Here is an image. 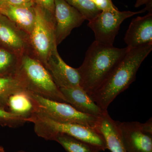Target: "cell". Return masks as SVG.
I'll return each instance as SVG.
<instances>
[{"label": "cell", "mask_w": 152, "mask_h": 152, "mask_svg": "<svg viewBox=\"0 0 152 152\" xmlns=\"http://www.w3.org/2000/svg\"><path fill=\"white\" fill-rule=\"evenodd\" d=\"M152 50V45L129 49L107 78L90 95L102 110H107L117 96L134 81L139 68Z\"/></svg>", "instance_id": "1"}, {"label": "cell", "mask_w": 152, "mask_h": 152, "mask_svg": "<svg viewBox=\"0 0 152 152\" xmlns=\"http://www.w3.org/2000/svg\"><path fill=\"white\" fill-rule=\"evenodd\" d=\"M129 50L127 47L118 48L95 41L87 50L82 65L78 68L80 86L90 96L107 78Z\"/></svg>", "instance_id": "2"}, {"label": "cell", "mask_w": 152, "mask_h": 152, "mask_svg": "<svg viewBox=\"0 0 152 152\" xmlns=\"http://www.w3.org/2000/svg\"><path fill=\"white\" fill-rule=\"evenodd\" d=\"M27 121L33 123L36 134L46 140L53 141L58 134H66L99 147L102 151L107 149L102 135L94 128L75 123L57 121L37 111L28 118Z\"/></svg>", "instance_id": "3"}, {"label": "cell", "mask_w": 152, "mask_h": 152, "mask_svg": "<svg viewBox=\"0 0 152 152\" xmlns=\"http://www.w3.org/2000/svg\"><path fill=\"white\" fill-rule=\"evenodd\" d=\"M17 71L24 80L28 91L52 100L67 103L48 71L31 54L20 57Z\"/></svg>", "instance_id": "4"}, {"label": "cell", "mask_w": 152, "mask_h": 152, "mask_svg": "<svg viewBox=\"0 0 152 152\" xmlns=\"http://www.w3.org/2000/svg\"><path fill=\"white\" fill-rule=\"evenodd\" d=\"M35 22L29 35L31 54L46 67L49 55L57 47L55 38L54 17L36 4Z\"/></svg>", "instance_id": "5"}, {"label": "cell", "mask_w": 152, "mask_h": 152, "mask_svg": "<svg viewBox=\"0 0 152 152\" xmlns=\"http://www.w3.org/2000/svg\"><path fill=\"white\" fill-rule=\"evenodd\" d=\"M28 92L35 104L36 111L60 122L75 123L97 129L99 117L81 113L69 104L52 100L28 91Z\"/></svg>", "instance_id": "6"}, {"label": "cell", "mask_w": 152, "mask_h": 152, "mask_svg": "<svg viewBox=\"0 0 152 152\" xmlns=\"http://www.w3.org/2000/svg\"><path fill=\"white\" fill-rule=\"evenodd\" d=\"M145 11V8L136 12H121L118 10L103 11L89 21L88 26L94 33L95 41L105 45L113 46L115 38L122 22L128 18Z\"/></svg>", "instance_id": "7"}, {"label": "cell", "mask_w": 152, "mask_h": 152, "mask_svg": "<svg viewBox=\"0 0 152 152\" xmlns=\"http://www.w3.org/2000/svg\"><path fill=\"white\" fill-rule=\"evenodd\" d=\"M54 29L56 44L61 43L73 29L85 20L81 14L65 0H54Z\"/></svg>", "instance_id": "8"}, {"label": "cell", "mask_w": 152, "mask_h": 152, "mask_svg": "<svg viewBox=\"0 0 152 152\" xmlns=\"http://www.w3.org/2000/svg\"><path fill=\"white\" fill-rule=\"evenodd\" d=\"M0 47L20 56L31 53L28 35L1 13Z\"/></svg>", "instance_id": "9"}, {"label": "cell", "mask_w": 152, "mask_h": 152, "mask_svg": "<svg viewBox=\"0 0 152 152\" xmlns=\"http://www.w3.org/2000/svg\"><path fill=\"white\" fill-rule=\"evenodd\" d=\"M126 152H152V134L143 129L138 122H118Z\"/></svg>", "instance_id": "10"}, {"label": "cell", "mask_w": 152, "mask_h": 152, "mask_svg": "<svg viewBox=\"0 0 152 152\" xmlns=\"http://www.w3.org/2000/svg\"><path fill=\"white\" fill-rule=\"evenodd\" d=\"M45 68L59 88L80 86V75L78 68L68 65L60 56L56 47L49 55Z\"/></svg>", "instance_id": "11"}, {"label": "cell", "mask_w": 152, "mask_h": 152, "mask_svg": "<svg viewBox=\"0 0 152 152\" xmlns=\"http://www.w3.org/2000/svg\"><path fill=\"white\" fill-rule=\"evenodd\" d=\"M124 41L129 49L152 45V12L132 20Z\"/></svg>", "instance_id": "12"}, {"label": "cell", "mask_w": 152, "mask_h": 152, "mask_svg": "<svg viewBox=\"0 0 152 152\" xmlns=\"http://www.w3.org/2000/svg\"><path fill=\"white\" fill-rule=\"evenodd\" d=\"M60 89L67 103L81 113L99 117L105 111L94 102L90 95L80 86L61 88Z\"/></svg>", "instance_id": "13"}, {"label": "cell", "mask_w": 152, "mask_h": 152, "mask_svg": "<svg viewBox=\"0 0 152 152\" xmlns=\"http://www.w3.org/2000/svg\"><path fill=\"white\" fill-rule=\"evenodd\" d=\"M35 5L14 6L5 3L0 8V13L29 35L35 22Z\"/></svg>", "instance_id": "14"}, {"label": "cell", "mask_w": 152, "mask_h": 152, "mask_svg": "<svg viewBox=\"0 0 152 152\" xmlns=\"http://www.w3.org/2000/svg\"><path fill=\"white\" fill-rule=\"evenodd\" d=\"M97 129L105 141L107 149L111 152H126L118 126L111 118L107 110L99 117Z\"/></svg>", "instance_id": "15"}, {"label": "cell", "mask_w": 152, "mask_h": 152, "mask_svg": "<svg viewBox=\"0 0 152 152\" xmlns=\"http://www.w3.org/2000/svg\"><path fill=\"white\" fill-rule=\"evenodd\" d=\"M26 90L28 89L24 80L17 71L0 77V108L8 111V102L10 96Z\"/></svg>", "instance_id": "16"}, {"label": "cell", "mask_w": 152, "mask_h": 152, "mask_svg": "<svg viewBox=\"0 0 152 152\" xmlns=\"http://www.w3.org/2000/svg\"><path fill=\"white\" fill-rule=\"evenodd\" d=\"M36 110L34 101L28 90L15 93L9 98L8 111L28 118Z\"/></svg>", "instance_id": "17"}, {"label": "cell", "mask_w": 152, "mask_h": 152, "mask_svg": "<svg viewBox=\"0 0 152 152\" xmlns=\"http://www.w3.org/2000/svg\"><path fill=\"white\" fill-rule=\"evenodd\" d=\"M53 141L58 143L67 152H100L102 151L99 147L66 134H58Z\"/></svg>", "instance_id": "18"}, {"label": "cell", "mask_w": 152, "mask_h": 152, "mask_svg": "<svg viewBox=\"0 0 152 152\" xmlns=\"http://www.w3.org/2000/svg\"><path fill=\"white\" fill-rule=\"evenodd\" d=\"M20 57L0 47V77L16 72Z\"/></svg>", "instance_id": "19"}, {"label": "cell", "mask_w": 152, "mask_h": 152, "mask_svg": "<svg viewBox=\"0 0 152 152\" xmlns=\"http://www.w3.org/2000/svg\"><path fill=\"white\" fill-rule=\"evenodd\" d=\"M82 14L85 20L90 21L98 15L101 11L96 8L90 0H65Z\"/></svg>", "instance_id": "20"}, {"label": "cell", "mask_w": 152, "mask_h": 152, "mask_svg": "<svg viewBox=\"0 0 152 152\" xmlns=\"http://www.w3.org/2000/svg\"><path fill=\"white\" fill-rule=\"evenodd\" d=\"M28 122L27 118L0 108V126L11 128L20 127Z\"/></svg>", "instance_id": "21"}, {"label": "cell", "mask_w": 152, "mask_h": 152, "mask_svg": "<svg viewBox=\"0 0 152 152\" xmlns=\"http://www.w3.org/2000/svg\"><path fill=\"white\" fill-rule=\"evenodd\" d=\"M101 12L117 10L118 8L114 5L112 0H90Z\"/></svg>", "instance_id": "22"}, {"label": "cell", "mask_w": 152, "mask_h": 152, "mask_svg": "<svg viewBox=\"0 0 152 152\" xmlns=\"http://www.w3.org/2000/svg\"><path fill=\"white\" fill-rule=\"evenodd\" d=\"M35 4L49 12L54 17V0H34Z\"/></svg>", "instance_id": "23"}, {"label": "cell", "mask_w": 152, "mask_h": 152, "mask_svg": "<svg viewBox=\"0 0 152 152\" xmlns=\"http://www.w3.org/2000/svg\"><path fill=\"white\" fill-rule=\"evenodd\" d=\"M5 3L14 6L35 5L34 0H5Z\"/></svg>", "instance_id": "24"}, {"label": "cell", "mask_w": 152, "mask_h": 152, "mask_svg": "<svg viewBox=\"0 0 152 152\" xmlns=\"http://www.w3.org/2000/svg\"><path fill=\"white\" fill-rule=\"evenodd\" d=\"M144 4L146 5L145 8L147 10H152V0H137L134 7L137 8Z\"/></svg>", "instance_id": "25"}, {"label": "cell", "mask_w": 152, "mask_h": 152, "mask_svg": "<svg viewBox=\"0 0 152 152\" xmlns=\"http://www.w3.org/2000/svg\"><path fill=\"white\" fill-rule=\"evenodd\" d=\"M143 129L146 133L152 134V119L151 118L146 122L142 124Z\"/></svg>", "instance_id": "26"}, {"label": "cell", "mask_w": 152, "mask_h": 152, "mask_svg": "<svg viewBox=\"0 0 152 152\" xmlns=\"http://www.w3.org/2000/svg\"><path fill=\"white\" fill-rule=\"evenodd\" d=\"M5 3V0H0V8H1Z\"/></svg>", "instance_id": "27"}, {"label": "cell", "mask_w": 152, "mask_h": 152, "mask_svg": "<svg viewBox=\"0 0 152 152\" xmlns=\"http://www.w3.org/2000/svg\"><path fill=\"white\" fill-rule=\"evenodd\" d=\"M0 152H5L3 147L0 146Z\"/></svg>", "instance_id": "28"}, {"label": "cell", "mask_w": 152, "mask_h": 152, "mask_svg": "<svg viewBox=\"0 0 152 152\" xmlns=\"http://www.w3.org/2000/svg\"><path fill=\"white\" fill-rule=\"evenodd\" d=\"M16 152H29L26 151H17Z\"/></svg>", "instance_id": "29"}]
</instances>
